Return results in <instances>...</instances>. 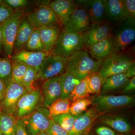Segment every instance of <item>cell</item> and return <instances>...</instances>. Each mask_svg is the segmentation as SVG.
<instances>
[{
  "instance_id": "obj_39",
  "label": "cell",
  "mask_w": 135,
  "mask_h": 135,
  "mask_svg": "<svg viewBox=\"0 0 135 135\" xmlns=\"http://www.w3.org/2000/svg\"><path fill=\"white\" fill-rule=\"evenodd\" d=\"M2 2L14 10L25 7L28 3L26 0H4Z\"/></svg>"
},
{
  "instance_id": "obj_17",
  "label": "cell",
  "mask_w": 135,
  "mask_h": 135,
  "mask_svg": "<svg viewBox=\"0 0 135 135\" xmlns=\"http://www.w3.org/2000/svg\"><path fill=\"white\" fill-rule=\"evenodd\" d=\"M106 22L118 25L129 17L123 0H105Z\"/></svg>"
},
{
  "instance_id": "obj_14",
  "label": "cell",
  "mask_w": 135,
  "mask_h": 135,
  "mask_svg": "<svg viewBox=\"0 0 135 135\" xmlns=\"http://www.w3.org/2000/svg\"><path fill=\"white\" fill-rule=\"evenodd\" d=\"M100 115L92 105L76 119L68 135H90L96 120Z\"/></svg>"
},
{
  "instance_id": "obj_15",
  "label": "cell",
  "mask_w": 135,
  "mask_h": 135,
  "mask_svg": "<svg viewBox=\"0 0 135 135\" xmlns=\"http://www.w3.org/2000/svg\"><path fill=\"white\" fill-rule=\"evenodd\" d=\"M76 6L83 8L89 16L92 24H101L106 20L105 0H77Z\"/></svg>"
},
{
  "instance_id": "obj_40",
  "label": "cell",
  "mask_w": 135,
  "mask_h": 135,
  "mask_svg": "<svg viewBox=\"0 0 135 135\" xmlns=\"http://www.w3.org/2000/svg\"><path fill=\"white\" fill-rule=\"evenodd\" d=\"M135 90V76L131 77L123 87L120 92L125 94H132Z\"/></svg>"
},
{
  "instance_id": "obj_13",
  "label": "cell",
  "mask_w": 135,
  "mask_h": 135,
  "mask_svg": "<svg viewBox=\"0 0 135 135\" xmlns=\"http://www.w3.org/2000/svg\"><path fill=\"white\" fill-rule=\"evenodd\" d=\"M92 24L89 16L83 8L76 6L74 11L64 26L69 32L83 34Z\"/></svg>"
},
{
  "instance_id": "obj_43",
  "label": "cell",
  "mask_w": 135,
  "mask_h": 135,
  "mask_svg": "<svg viewBox=\"0 0 135 135\" xmlns=\"http://www.w3.org/2000/svg\"><path fill=\"white\" fill-rule=\"evenodd\" d=\"M7 88V86L5 83L0 79V103L2 102Z\"/></svg>"
},
{
  "instance_id": "obj_23",
  "label": "cell",
  "mask_w": 135,
  "mask_h": 135,
  "mask_svg": "<svg viewBox=\"0 0 135 135\" xmlns=\"http://www.w3.org/2000/svg\"><path fill=\"white\" fill-rule=\"evenodd\" d=\"M33 30V27L27 18H23L17 32L14 51L18 52L25 47Z\"/></svg>"
},
{
  "instance_id": "obj_19",
  "label": "cell",
  "mask_w": 135,
  "mask_h": 135,
  "mask_svg": "<svg viewBox=\"0 0 135 135\" xmlns=\"http://www.w3.org/2000/svg\"><path fill=\"white\" fill-rule=\"evenodd\" d=\"M135 68L127 72L112 75L104 81L101 95H108L120 92L131 77L135 76Z\"/></svg>"
},
{
  "instance_id": "obj_41",
  "label": "cell",
  "mask_w": 135,
  "mask_h": 135,
  "mask_svg": "<svg viewBox=\"0 0 135 135\" xmlns=\"http://www.w3.org/2000/svg\"><path fill=\"white\" fill-rule=\"evenodd\" d=\"M123 2L129 17L135 18V0H123Z\"/></svg>"
},
{
  "instance_id": "obj_20",
  "label": "cell",
  "mask_w": 135,
  "mask_h": 135,
  "mask_svg": "<svg viewBox=\"0 0 135 135\" xmlns=\"http://www.w3.org/2000/svg\"><path fill=\"white\" fill-rule=\"evenodd\" d=\"M49 6L55 13L60 25L63 26L76 8L75 2L72 0H55L50 2Z\"/></svg>"
},
{
  "instance_id": "obj_33",
  "label": "cell",
  "mask_w": 135,
  "mask_h": 135,
  "mask_svg": "<svg viewBox=\"0 0 135 135\" xmlns=\"http://www.w3.org/2000/svg\"><path fill=\"white\" fill-rule=\"evenodd\" d=\"M79 116H73L70 113L63 114L53 117L51 119L66 131L69 134L72 129L74 122Z\"/></svg>"
},
{
  "instance_id": "obj_12",
  "label": "cell",
  "mask_w": 135,
  "mask_h": 135,
  "mask_svg": "<svg viewBox=\"0 0 135 135\" xmlns=\"http://www.w3.org/2000/svg\"><path fill=\"white\" fill-rule=\"evenodd\" d=\"M27 91L22 84L16 83L12 80L6 89L1 105V110L15 116L18 103Z\"/></svg>"
},
{
  "instance_id": "obj_7",
  "label": "cell",
  "mask_w": 135,
  "mask_h": 135,
  "mask_svg": "<svg viewBox=\"0 0 135 135\" xmlns=\"http://www.w3.org/2000/svg\"><path fill=\"white\" fill-rule=\"evenodd\" d=\"M28 135H38L45 132L50 124L49 109L42 105L33 113L21 119Z\"/></svg>"
},
{
  "instance_id": "obj_34",
  "label": "cell",
  "mask_w": 135,
  "mask_h": 135,
  "mask_svg": "<svg viewBox=\"0 0 135 135\" xmlns=\"http://www.w3.org/2000/svg\"><path fill=\"white\" fill-rule=\"evenodd\" d=\"M27 66L24 63L13 60L12 62V80L14 82L22 85Z\"/></svg>"
},
{
  "instance_id": "obj_45",
  "label": "cell",
  "mask_w": 135,
  "mask_h": 135,
  "mask_svg": "<svg viewBox=\"0 0 135 135\" xmlns=\"http://www.w3.org/2000/svg\"><path fill=\"white\" fill-rule=\"evenodd\" d=\"M120 135H134L132 132L126 133H123V134H121Z\"/></svg>"
},
{
  "instance_id": "obj_24",
  "label": "cell",
  "mask_w": 135,
  "mask_h": 135,
  "mask_svg": "<svg viewBox=\"0 0 135 135\" xmlns=\"http://www.w3.org/2000/svg\"><path fill=\"white\" fill-rule=\"evenodd\" d=\"M60 25L39 28L40 35L46 53H50L60 34Z\"/></svg>"
},
{
  "instance_id": "obj_1",
  "label": "cell",
  "mask_w": 135,
  "mask_h": 135,
  "mask_svg": "<svg viewBox=\"0 0 135 135\" xmlns=\"http://www.w3.org/2000/svg\"><path fill=\"white\" fill-rule=\"evenodd\" d=\"M103 60L92 58L87 51L83 50L76 52L68 60L66 70L80 81L99 71Z\"/></svg>"
},
{
  "instance_id": "obj_29",
  "label": "cell",
  "mask_w": 135,
  "mask_h": 135,
  "mask_svg": "<svg viewBox=\"0 0 135 135\" xmlns=\"http://www.w3.org/2000/svg\"><path fill=\"white\" fill-rule=\"evenodd\" d=\"M25 49L27 51L45 52L38 29H34Z\"/></svg>"
},
{
  "instance_id": "obj_38",
  "label": "cell",
  "mask_w": 135,
  "mask_h": 135,
  "mask_svg": "<svg viewBox=\"0 0 135 135\" xmlns=\"http://www.w3.org/2000/svg\"><path fill=\"white\" fill-rule=\"evenodd\" d=\"M45 132L48 135H68L66 131L51 120L50 124Z\"/></svg>"
},
{
  "instance_id": "obj_6",
  "label": "cell",
  "mask_w": 135,
  "mask_h": 135,
  "mask_svg": "<svg viewBox=\"0 0 135 135\" xmlns=\"http://www.w3.org/2000/svg\"><path fill=\"white\" fill-rule=\"evenodd\" d=\"M68 59L50 53L43 60L37 73L38 80H46L62 74L66 70Z\"/></svg>"
},
{
  "instance_id": "obj_36",
  "label": "cell",
  "mask_w": 135,
  "mask_h": 135,
  "mask_svg": "<svg viewBox=\"0 0 135 135\" xmlns=\"http://www.w3.org/2000/svg\"><path fill=\"white\" fill-rule=\"evenodd\" d=\"M120 134L108 126L98 124L94 125L90 135H120Z\"/></svg>"
},
{
  "instance_id": "obj_4",
  "label": "cell",
  "mask_w": 135,
  "mask_h": 135,
  "mask_svg": "<svg viewBox=\"0 0 135 135\" xmlns=\"http://www.w3.org/2000/svg\"><path fill=\"white\" fill-rule=\"evenodd\" d=\"M84 47L83 34L69 32L63 29L50 53L68 59L83 50Z\"/></svg>"
},
{
  "instance_id": "obj_2",
  "label": "cell",
  "mask_w": 135,
  "mask_h": 135,
  "mask_svg": "<svg viewBox=\"0 0 135 135\" xmlns=\"http://www.w3.org/2000/svg\"><path fill=\"white\" fill-rule=\"evenodd\" d=\"M135 104L133 94L95 96L92 105L100 114L131 109Z\"/></svg>"
},
{
  "instance_id": "obj_27",
  "label": "cell",
  "mask_w": 135,
  "mask_h": 135,
  "mask_svg": "<svg viewBox=\"0 0 135 135\" xmlns=\"http://www.w3.org/2000/svg\"><path fill=\"white\" fill-rule=\"evenodd\" d=\"M62 94L61 98H67L78 83L73 75L67 70L60 75Z\"/></svg>"
},
{
  "instance_id": "obj_26",
  "label": "cell",
  "mask_w": 135,
  "mask_h": 135,
  "mask_svg": "<svg viewBox=\"0 0 135 135\" xmlns=\"http://www.w3.org/2000/svg\"><path fill=\"white\" fill-rule=\"evenodd\" d=\"M95 95H89L77 99L71 104L69 113L74 116H78L86 112L88 108L92 105Z\"/></svg>"
},
{
  "instance_id": "obj_3",
  "label": "cell",
  "mask_w": 135,
  "mask_h": 135,
  "mask_svg": "<svg viewBox=\"0 0 135 135\" xmlns=\"http://www.w3.org/2000/svg\"><path fill=\"white\" fill-rule=\"evenodd\" d=\"M135 68L134 57L124 52L113 54L103 60L99 73L104 81L110 76L129 71Z\"/></svg>"
},
{
  "instance_id": "obj_37",
  "label": "cell",
  "mask_w": 135,
  "mask_h": 135,
  "mask_svg": "<svg viewBox=\"0 0 135 135\" xmlns=\"http://www.w3.org/2000/svg\"><path fill=\"white\" fill-rule=\"evenodd\" d=\"M16 11L2 2L0 3V26L9 19Z\"/></svg>"
},
{
  "instance_id": "obj_48",
  "label": "cell",
  "mask_w": 135,
  "mask_h": 135,
  "mask_svg": "<svg viewBox=\"0 0 135 135\" xmlns=\"http://www.w3.org/2000/svg\"><path fill=\"white\" fill-rule=\"evenodd\" d=\"M2 2V1H1V0H0V3H1Z\"/></svg>"
},
{
  "instance_id": "obj_11",
  "label": "cell",
  "mask_w": 135,
  "mask_h": 135,
  "mask_svg": "<svg viewBox=\"0 0 135 135\" xmlns=\"http://www.w3.org/2000/svg\"><path fill=\"white\" fill-rule=\"evenodd\" d=\"M34 29L60 25L56 16L49 5H40L27 17Z\"/></svg>"
},
{
  "instance_id": "obj_32",
  "label": "cell",
  "mask_w": 135,
  "mask_h": 135,
  "mask_svg": "<svg viewBox=\"0 0 135 135\" xmlns=\"http://www.w3.org/2000/svg\"><path fill=\"white\" fill-rule=\"evenodd\" d=\"M37 80V72L33 68L28 66L22 83V85L27 92L40 89L36 85Z\"/></svg>"
},
{
  "instance_id": "obj_9",
  "label": "cell",
  "mask_w": 135,
  "mask_h": 135,
  "mask_svg": "<svg viewBox=\"0 0 135 135\" xmlns=\"http://www.w3.org/2000/svg\"><path fill=\"white\" fill-rule=\"evenodd\" d=\"M43 105L41 89L27 92L21 98L17 105L15 117L21 119L33 113Z\"/></svg>"
},
{
  "instance_id": "obj_16",
  "label": "cell",
  "mask_w": 135,
  "mask_h": 135,
  "mask_svg": "<svg viewBox=\"0 0 135 135\" xmlns=\"http://www.w3.org/2000/svg\"><path fill=\"white\" fill-rule=\"evenodd\" d=\"M112 25L107 22L101 24H92L89 29L83 34L84 47L88 49L95 44L112 34Z\"/></svg>"
},
{
  "instance_id": "obj_42",
  "label": "cell",
  "mask_w": 135,
  "mask_h": 135,
  "mask_svg": "<svg viewBox=\"0 0 135 135\" xmlns=\"http://www.w3.org/2000/svg\"><path fill=\"white\" fill-rule=\"evenodd\" d=\"M15 135H28L24 124L21 119L17 120Z\"/></svg>"
},
{
  "instance_id": "obj_46",
  "label": "cell",
  "mask_w": 135,
  "mask_h": 135,
  "mask_svg": "<svg viewBox=\"0 0 135 135\" xmlns=\"http://www.w3.org/2000/svg\"><path fill=\"white\" fill-rule=\"evenodd\" d=\"M38 135H48L47 134V133H46V132H42V133H40V134H39Z\"/></svg>"
},
{
  "instance_id": "obj_35",
  "label": "cell",
  "mask_w": 135,
  "mask_h": 135,
  "mask_svg": "<svg viewBox=\"0 0 135 135\" xmlns=\"http://www.w3.org/2000/svg\"><path fill=\"white\" fill-rule=\"evenodd\" d=\"M0 79L7 86L12 80V62L7 59L0 57Z\"/></svg>"
},
{
  "instance_id": "obj_30",
  "label": "cell",
  "mask_w": 135,
  "mask_h": 135,
  "mask_svg": "<svg viewBox=\"0 0 135 135\" xmlns=\"http://www.w3.org/2000/svg\"><path fill=\"white\" fill-rule=\"evenodd\" d=\"M103 81V79L99 71L88 77L87 83L89 94L95 96L101 95Z\"/></svg>"
},
{
  "instance_id": "obj_18",
  "label": "cell",
  "mask_w": 135,
  "mask_h": 135,
  "mask_svg": "<svg viewBox=\"0 0 135 135\" xmlns=\"http://www.w3.org/2000/svg\"><path fill=\"white\" fill-rule=\"evenodd\" d=\"M41 91L43 105L48 108L53 102L61 98L62 89L60 75L44 81Z\"/></svg>"
},
{
  "instance_id": "obj_47",
  "label": "cell",
  "mask_w": 135,
  "mask_h": 135,
  "mask_svg": "<svg viewBox=\"0 0 135 135\" xmlns=\"http://www.w3.org/2000/svg\"><path fill=\"white\" fill-rule=\"evenodd\" d=\"M0 135H3L1 131V129H0Z\"/></svg>"
},
{
  "instance_id": "obj_10",
  "label": "cell",
  "mask_w": 135,
  "mask_h": 135,
  "mask_svg": "<svg viewBox=\"0 0 135 135\" xmlns=\"http://www.w3.org/2000/svg\"><path fill=\"white\" fill-rule=\"evenodd\" d=\"M120 111L101 114L96 120L94 125H105L120 134L132 132L133 127L130 121Z\"/></svg>"
},
{
  "instance_id": "obj_21",
  "label": "cell",
  "mask_w": 135,
  "mask_h": 135,
  "mask_svg": "<svg viewBox=\"0 0 135 135\" xmlns=\"http://www.w3.org/2000/svg\"><path fill=\"white\" fill-rule=\"evenodd\" d=\"M50 53L21 50L12 56L15 61L22 62L33 68L38 73L42 63Z\"/></svg>"
},
{
  "instance_id": "obj_44",
  "label": "cell",
  "mask_w": 135,
  "mask_h": 135,
  "mask_svg": "<svg viewBox=\"0 0 135 135\" xmlns=\"http://www.w3.org/2000/svg\"><path fill=\"white\" fill-rule=\"evenodd\" d=\"M3 50L2 32V27L1 25L0 26V53H1Z\"/></svg>"
},
{
  "instance_id": "obj_25",
  "label": "cell",
  "mask_w": 135,
  "mask_h": 135,
  "mask_svg": "<svg viewBox=\"0 0 135 135\" xmlns=\"http://www.w3.org/2000/svg\"><path fill=\"white\" fill-rule=\"evenodd\" d=\"M16 121L15 116L0 110V129L3 135H15Z\"/></svg>"
},
{
  "instance_id": "obj_5",
  "label": "cell",
  "mask_w": 135,
  "mask_h": 135,
  "mask_svg": "<svg viewBox=\"0 0 135 135\" xmlns=\"http://www.w3.org/2000/svg\"><path fill=\"white\" fill-rule=\"evenodd\" d=\"M118 26L113 34L114 46L112 54L124 52L134 41L135 18L129 17Z\"/></svg>"
},
{
  "instance_id": "obj_8",
  "label": "cell",
  "mask_w": 135,
  "mask_h": 135,
  "mask_svg": "<svg viewBox=\"0 0 135 135\" xmlns=\"http://www.w3.org/2000/svg\"><path fill=\"white\" fill-rule=\"evenodd\" d=\"M23 16V10L16 11L12 16L1 25L3 50L7 56H11L14 51L17 32Z\"/></svg>"
},
{
  "instance_id": "obj_28",
  "label": "cell",
  "mask_w": 135,
  "mask_h": 135,
  "mask_svg": "<svg viewBox=\"0 0 135 135\" xmlns=\"http://www.w3.org/2000/svg\"><path fill=\"white\" fill-rule=\"evenodd\" d=\"M71 104L68 98H60L54 101L48 107L51 119L59 114L69 113Z\"/></svg>"
},
{
  "instance_id": "obj_31",
  "label": "cell",
  "mask_w": 135,
  "mask_h": 135,
  "mask_svg": "<svg viewBox=\"0 0 135 135\" xmlns=\"http://www.w3.org/2000/svg\"><path fill=\"white\" fill-rule=\"evenodd\" d=\"M88 77L80 81L67 98L71 103L77 99L90 95L88 89Z\"/></svg>"
},
{
  "instance_id": "obj_22",
  "label": "cell",
  "mask_w": 135,
  "mask_h": 135,
  "mask_svg": "<svg viewBox=\"0 0 135 135\" xmlns=\"http://www.w3.org/2000/svg\"><path fill=\"white\" fill-rule=\"evenodd\" d=\"M114 46L113 35L90 47V54L92 58L99 61L104 60L112 54Z\"/></svg>"
}]
</instances>
